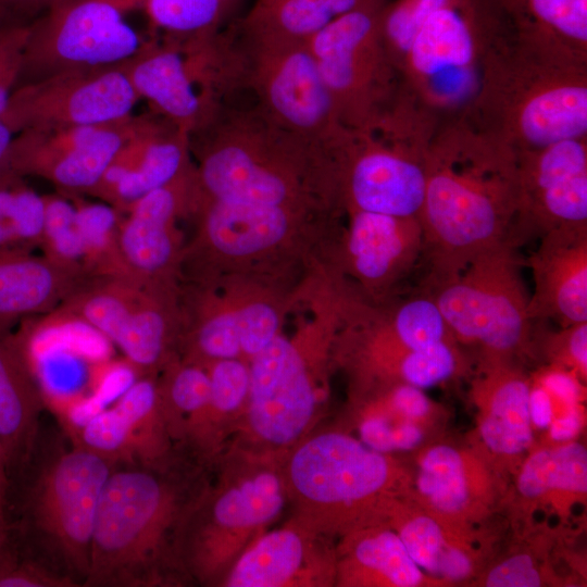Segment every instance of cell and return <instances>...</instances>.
<instances>
[{
    "label": "cell",
    "instance_id": "48",
    "mask_svg": "<svg viewBox=\"0 0 587 587\" xmlns=\"http://www.w3.org/2000/svg\"><path fill=\"white\" fill-rule=\"evenodd\" d=\"M28 34L29 24L0 26V112L17 86Z\"/></svg>",
    "mask_w": 587,
    "mask_h": 587
},
{
    "label": "cell",
    "instance_id": "19",
    "mask_svg": "<svg viewBox=\"0 0 587 587\" xmlns=\"http://www.w3.org/2000/svg\"><path fill=\"white\" fill-rule=\"evenodd\" d=\"M195 191L191 164L168 184L132 203L120 217L117 245L128 277L167 287L177 261L175 221L189 211Z\"/></svg>",
    "mask_w": 587,
    "mask_h": 587
},
{
    "label": "cell",
    "instance_id": "14",
    "mask_svg": "<svg viewBox=\"0 0 587 587\" xmlns=\"http://www.w3.org/2000/svg\"><path fill=\"white\" fill-rule=\"evenodd\" d=\"M122 63L62 71L17 86L0 117L16 135L28 128L104 124L139 101Z\"/></svg>",
    "mask_w": 587,
    "mask_h": 587
},
{
    "label": "cell",
    "instance_id": "2",
    "mask_svg": "<svg viewBox=\"0 0 587 587\" xmlns=\"http://www.w3.org/2000/svg\"><path fill=\"white\" fill-rule=\"evenodd\" d=\"M171 458L117 463L100 496L83 587H152L186 574V521L205 490Z\"/></svg>",
    "mask_w": 587,
    "mask_h": 587
},
{
    "label": "cell",
    "instance_id": "25",
    "mask_svg": "<svg viewBox=\"0 0 587 587\" xmlns=\"http://www.w3.org/2000/svg\"><path fill=\"white\" fill-rule=\"evenodd\" d=\"M529 388L530 378L515 362L479 364L472 392L478 408V439L488 458L510 462L530 450Z\"/></svg>",
    "mask_w": 587,
    "mask_h": 587
},
{
    "label": "cell",
    "instance_id": "33",
    "mask_svg": "<svg viewBox=\"0 0 587 587\" xmlns=\"http://www.w3.org/2000/svg\"><path fill=\"white\" fill-rule=\"evenodd\" d=\"M516 490L528 502L582 500L587 491L585 446L571 440L532 451L522 461Z\"/></svg>",
    "mask_w": 587,
    "mask_h": 587
},
{
    "label": "cell",
    "instance_id": "37",
    "mask_svg": "<svg viewBox=\"0 0 587 587\" xmlns=\"http://www.w3.org/2000/svg\"><path fill=\"white\" fill-rule=\"evenodd\" d=\"M114 407L123 415L133 438L135 462L151 464L172 457V438L164 419L158 383L140 376L117 398Z\"/></svg>",
    "mask_w": 587,
    "mask_h": 587
},
{
    "label": "cell",
    "instance_id": "40",
    "mask_svg": "<svg viewBox=\"0 0 587 587\" xmlns=\"http://www.w3.org/2000/svg\"><path fill=\"white\" fill-rule=\"evenodd\" d=\"M88 276H127L117 245L118 211L111 205L74 202ZM128 277V276H127Z\"/></svg>",
    "mask_w": 587,
    "mask_h": 587
},
{
    "label": "cell",
    "instance_id": "10",
    "mask_svg": "<svg viewBox=\"0 0 587 587\" xmlns=\"http://www.w3.org/2000/svg\"><path fill=\"white\" fill-rule=\"evenodd\" d=\"M386 4L349 12L305 41L336 117L347 128L374 122L404 87L380 36L379 18Z\"/></svg>",
    "mask_w": 587,
    "mask_h": 587
},
{
    "label": "cell",
    "instance_id": "30",
    "mask_svg": "<svg viewBox=\"0 0 587 587\" xmlns=\"http://www.w3.org/2000/svg\"><path fill=\"white\" fill-rule=\"evenodd\" d=\"M389 521L410 557L429 576L461 582L473 574L476 560L464 539V526L445 522L420 507L415 511L398 505Z\"/></svg>",
    "mask_w": 587,
    "mask_h": 587
},
{
    "label": "cell",
    "instance_id": "23",
    "mask_svg": "<svg viewBox=\"0 0 587 587\" xmlns=\"http://www.w3.org/2000/svg\"><path fill=\"white\" fill-rule=\"evenodd\" d=\"M122 66L139 99L188 135L211 115L215 100L193 83L183 52L162 38L145 39Z\"/></svg>",
    "mask_w": 587,
    "mask_h": 587
},
{
    "label": "cell",
    "instance_id": "13",
    "mask_svg": "<svg viewBox=\"0 0 587 587\" xmlns=\"http://www.w3.org/2000/svg\"><path fill=\"white\" fill-rule=\"evenodd\" d=\"M166 288L127 276H87L57 311L110 339L146 376L170 358L174 322Z\"/></svg>",
    "mask_w": 587,
    "mask_h": 587
},
{
    "label": "cell",
    "instance_id": "18",
    "mask_svg": "<svg viewBox=\"0 0 587 587\" xmlns=\"http://www.w3.org/2000/svg\"><path fill=\"white\" fill-rule=\"evenodd\" d=\"M190 154L186 132L153 111L137 115L132 134L88 193L123 213L187 170Z\"/></svg>",
    "mask_w": 587,
    "mask_h": 587
},
{
    "label": "cell",
    "instance_id": "5",
    "mask_svg": "<svg viewBox=\"0 0 587 587\" xmlns=\"http://www.w3.org/2000/svg\"><path fill=\"white\" fill-rule=\"evenodd\" d=\"M236 20V18H235ZM230 22L213 41L208 75L223 99L248 91L252 102L282 126L333 143L344 126L307 42L248 35Z\"/></svg>",
    "mask_w": 587,
    "mask_h": 587
},
{
    "label": "cell",
    "instance_id": "26",
    "mask_svg": "<svg viewBox=\"0 0 587 587\" xmlns=\"http://www.w3.org/2000/svg\"><path fill=\"white\" fill-rule=\"evenodd\" d=\"M43 405L41 388L18 336L0 332V442L11 488L37 447Z\"/></svg>",
    "mask_w": 587,
    "mask_h": 587
},
{
    "label": "cell",
    "instance_id": "34",
    "mask_svg": "<svg viewBox=\"0 0 587 587\" xmlns=\"http://www.w3.org/2000/svg\"><path fill=\"white\" fill-rule=\"evenodd\" d=\"M366 328L362 334L363 352L410 350L457 341L436 302L423 290Z\"/></svg>",
    "mask_w": 587,
    "mask_h": 587
},
{
    "label": "cell",
    "instance_id": "54",
    "mask_svg": "<svg viewBox=\"0 0 587 587\" xmlns=\"http://www.w3.org/2000/svg\"><path fill=\"white\" fill-rule=\"evenodd\" d=\"M583 427L582 404L565 405L548 426L550 438L558 444L571 441Z\"/></svg>",
    "mask_w": 587,
    "mask_h": 587
},
{
    "label": "cell",
    "instance_id": "38",
    "mask_svg": "<svg viewBox=\"0 0 587 587\" xmlns=\"http://www.w3.org/2000/svg\"><path fill=\"white\" fill-rule=\"evenodd\" d=\"M158 388L170 436L184 440L209 403L208 367L187 360L168 366Z\"/></svg>",
    "mask_w": 587,
    "mask_h": 587
},
{
    "label": "cell",
    "instance_id": "4",
    "mask_svg": "<svg viewBox=\"0 0 587 587\" xmlns=\"http://www.w3.org/2000/svg\"><path fill=\"white\" fill-rule=\"evenodd\" d=\"M280 469L296 519L323 535L389 520L408 480L388 454L337 430L301 439Z\"/></svg>",
    "mask_w": 587,
    "mask_h": 587
},
{
    "label": "cell",
    "instance_id": "36",
    "mask_svg": "<svg viewBox=\"0 0 587 587\" xmlns=\"http://www.w3.org/2000/svg\"><path fill=\"white\" fill-rule=\"evenodd\" d=\"M243 0H143L141 9L154 33L177 48L216 35L230 22Z\"/></svg>",
    "mask_w": 587,
    "mask_h": 587
},
{
    "label": "cell",
    "instance_id": "12",
    "mask_svg": "<svg viewBox=\"0 0 587 587\" xmlns=\"http://www.w3.org/2000/svg\"><path fill=\"white\" fill-rule=\"evenodd\" d=\"M143 0H67L29 24L17 86L72 68L122 63L142 45L126 15ZM16 86V87H17Z\"/></svg>",
    "mask_w": 587,
    "mask_h": 587
},
{
    "label": "cell",
    "instance_id": "28",
    "mask_svg": "<svg viewBox=\"0 0 587 587\" xmlns=\"http://www.w3.org/2000/svg\"><path fill=\"white\" fill-rule=\"evenodd\" d=\"M335 582L344 586L417 587L429 582L386 522L344 535L336 553Z\"/></svg>",
    "mask_w": 587,
    "mask_h": 587
},
{
    "label": "cell",
    "instance_id": "15",
    "mask_svg": "<svg viewBox=\"0 0 587 587\" xmlns=\"http://www.w3.org/2000/svg\"><path fill=\"white\" fill-rule=\"evenodd\" d=\"M516 155L517 203L508 239L519 247L550 230L587 226V136Z\"/></svg>",
    "mask_w": 587,
    "mask_h": 587
},
{
    "label": "cell",
    "instance_id": "6",
    "mask_svg": "<svg viewBox=\"0 0 587 587\" xmlns=\"http://www.w3.org/2000/svg\"><path fill=\"white\" fill-rule=\"evenodd\" d=\"M441 122L405 86L374 122L345 127L337 145L344 207L419 217L430 142Z\"/></svg>",
    "mask_w": 587,
    "mask_h": 587
},
{
    "label": "cell",
    "instance_id": "20",
    "mask_svg": "<svg viewBox=\"0 0 587 587\" xmlns=\"http://www.w3.org/2000/svg\"><path fill=\"white\" fill-rule=\"evenodd\" d=\"M325 535L295 517L260 534L233 561L222 580L227 587L322 586L335 582L336 554Z\"/></svg>",
    "mask_w": 587,
    "mask_h": 587
},
{
    "label": "cell",
    "instance_id": "8",
    "mask_svg": "<svg viewBox=\"0 0 587 587\" xmlns=\"http://www.w3.org/2000/svg\"><path fill=\"white\" fill-rule=\"evenodd\" d=\"M512 32L502 0H446L411 43L403 83L440 122L464 115L487 59Z\"/></svg>",
    "mask_w": 587,
    "mask_h": 587
},
{
    "label": "cell",
    "instance_id": "32",
    "mask_svg": "<svg viewBox=\"0 0 587 587\" xmlns=\"http://www.w3.org/2000/svg\"><path fill=\"white\" fill-rule=\"evenodd\" d=\"M514 33L587 61V0H502Z\"/></svg>",
    "mask_w": 587,
    "mask_h": 587
},
{
    "label": "cell",
    "instance_id": "31",
    "mask_svg": "<svg viewBox=\"0 0 587 587\" xmlns=\"http://www.w3.org/2000/svg\"><path fill=\"white\" fill-rule=\"evenodd\" d=\"M390 0H255L235 20L243 33L285 41L305 42L334 20Z\"/></svg>",
    "mask_w": 587,
    "mask_h": 587
},
{
    "label": "cell",
    "instance_id": "24",
    "mask_svg": "<svg viewBox=\"0 0 587 587\" xmlns=\"http://www.w3.org/2000/svg\"><path fill=\"white\" fill-rule=\"evenodd\" d=\"M346 254L350 271L369 289H386L423 257L419 217L348 210Z\"/></svg>",
    "mask_w": 587,
    "mask_h": 587
},
{
    "label": "cell",
    "instance_id": "11",
    "mask_svg": "<svg viewBox=\"0 0 587 587\" xmlns=\"http://www.w3.org/2000/svg\"><path fill=\"white\" fill-rule=\"evenodd\" d=\"M287 492L280 467L259 464L208 489L189 514L180 558L187 575L213 582L230 560L255 539L284 509Z\"/></svg>",
    "mask_w": 587,
    "mask_h": 587
},
{
    "label": "cell",
    "instance_id": "21",
    "mask_svg": "<svg viewBox=\"0 0 587 587\" xmlns=\"http://www.w3.org/2000/svg\"><path fill=\"white\" fill-rule=\"evenodd\" d=\"M534 279L528 315L560 327L587 322V226L550 230L528 260Z\"/></svg>",
    "mask_w": 587,
    "mask_h": 587
},
{
    "label": "cell",
    "instance_id": "56",
    "mask_svg": "<svg viewBox=\"0 0 587 587\" xmlns=\"http://www.w3.org/2000/svg\"><path fill=\"white\" fill-rule=\"evenodd\" d=\"M11 533L12 528L7 532H0V570L16 557L15 549L12 547L10 540Z\"/></svg>",
    "mask_w": 587,
    "mask_h": 587
},
{
    "label": "cell",
    "instance_id": "45",
    "mask_svg": "<svg viewBox=\"0 0 587 587\" xmlns=\"http://www.w3.org/2000/svg\"><path fill=\"white\" fill-rule=\"evenodd\" d=\"M241 354L236 312L226 310L204 316L195 327L187 361L203 364Z\"/></svg>",
    "mask_w": 587,
    "mask_h": 587
},
{
    "label": "cell",
    "instance_id": "53",
    "mask_svg": "<svg viewBox=\"0 0 587 587\" xmlns=\"http://www.w3.org/2000/svg\"><path fill=\"white\" fill-rule=\"evenodd\" d=\"M557 402L550 392L537 380H530L528 410L532 425L548 428L555 415Z\"/></svg>",
    "mask_w": 587,
    "mask_h": 587
},
{
    "label": "cell",
    "instance_id": "46",
    "mask_svg": "<svg viewBox=\"0 0 587 587\" xmlns=\"http://www.w3.org/2000/svg\"><path fill=\"white\" fill-rule=\"evenodd\" d=\"M533 337L540 339V347L550 365L566 370L586 380L587 322L545 332L540 337L533 332Z\"/></svg>",
    "mask_w": 587,
    "mask_h": 587
},
{
    "label": "cell",
    "instance_id": "52",
    "mask_svg": "<svg viewBox=\"0 0 587 587\" xmlns=\"http://www.w3.org/2000/svg\"><path fill=\"white\" fill-rule=\"evenodd\" d=\"M67 0H0V26L28 25Z\"/></svg>",
    "mask_w": 587,
    "mask_h": 587
},
{
    "label": "cell",
    "instance_id": "55",
    "mask_svg": "<svg viewBox=\"0 0 587 587\" xmlns=\"http://www.w3.org/2000/svg\"><path fill=\"white\" fill-rule=\"evenodd\" d=\"M11 491V482L7 471L3 449L0 442V505L7 509Z\"/></svg>",
    "mask_w": 587,
    "mask_h": 587
},
{
    "label": "cell",
    "instance_id": "16",
    "mask_svg": "<svg viewBox=\"0 0 587 587\" xmlns=\"http://www.w3.org/2000/svg\"><path fill=\"white\" fill-rule=\"evenodd\" d=\"M135 115L97 125L28 128L10 145L8 163L17 176H36L63 195L88 193L133 132Z\"/></svg>",
    "mask_w": 587,
    "mask_h": 587
},
{
    "label": "cell",
    "instance_id": "50",
    "mask_svg": "<svg viewBox=\"0 0 587 587\" xmlns=\"http://www.w3.org/2000/svg\"><path fill=\"white\" fill-rule=\"evenodd\" d=\"M542 574L533 557L515 553L495 565L484 579L487 587H538Z\"/></svg>",
    "mask_w": 587,
    "mask_h": 587
},
{
    "label": "cell",
    "instance_id": "49",
    "mask_svg": "<svg viewBox=\"0 0 587 587\" xmlns=\"http://www.w3.org/2000/svg\"><path fill=\"white\" fill-rule=\"evenodd\" d=\"M76 583L34 558L15 557L0 570V587H76Z\"/></svg>",
    "mask_w": 587,
    "mask_h": 587
},
{
    "label": "cell",
    "instance_id": "35",
    "mask_svg": "<svg viewBox=\"0 0 587 587\" xmlns=\"http://www.w3.org/2000/svg\"><path fill=\"white\" fill-rule=\"evenodd\" d=\"M361 364L371 380L405 383L422 389L447 382L465 367L461 346L457 341L367 354L362 357Z\"/></svg>",
    "mask_w": 587,
    "mask_h": 587
},
{
    "label": "cell",
    "instance_id": "7",
    "mask_svg": "<svg viewBox=\"0 0 587 587\" xmlns=\"http://www.w3.org/2000/svg\"><path fill=\"white\" fill-rule=\"evenodd\" d=\"M112 461L74 442L41 458L35 452L24 470L26 487L18 532L32 558L83 586L91 538Z\"/></svg>",
    "mask_w": 587,
    "mask_h": 587
},
{
    "label": "cell",
    "instance_id": "51",
    "mask_svg": "<svg viewBox=\"0 0 587 587\" xmlns=\"http://www.w3.org/2000/svg\"><path fill=\"white\" fill-rule=\"evenodd\" d=\"M534 379L563 404H579L583 401V380L566 370L549 365L538 372Z\"/></svg>",
    "mask_w": 587,
    "mask_h": 587
},
{
    "label": "cell",
    "instance_id": "42",
    "mask_svg": "<svg viewBox=\"0 0 587 587\" xmlns=\"http://www.w3.org/2000/svg\"><path fill=\"white\" fill-rule=\"evenodd\" d=\"M43 225L39 246L43 254L84 271L83 246L74 201L70 202L64 197L43 196Z\"/></svg>",
    "mask_w": 587,
    "mask_h": 587
},
{
    "label": "cell",
    "instance_id": "27",
    "mask_svg": "<svg viewBox=\"0 0 587 587\" xmlns=\"http://www.w3.org/2000/svg\"><path fill=\"white\" fill-rule=\"evenodd\" d=\"M88 275L33 250H0V332L54 312Z\"/></svg>",
    "mask_w": 587,
    "mask_h": 587
},
{
    "label": "cell",
    "instance_id": "22",
    "mask_svg": "<svg viewBox=\"0 0 587 587\" xmlns=\"http://www.w3.org/2000/svg\"><path fill=\"white\" fill-rule=\"evenodd\" d=\"M414 488L421 509L458 526L480 517L492 501L486 465L448 444L429 446L420 454Z\"/></svg>",
    "mask_w": 587,
    "mask_h": 587
},
{
    "label": "cell",
    "instance_id": "29",
    "mask_svg": "<svg viewBox=\"0 0 587 587\" xmlns=\"http://www.w3.org/2000/svg\"><path fill=\"white\" fill-rule=\"evenodd\" d=\"M299 209L214 200L195 190L190 211L201 216L203 240L227 257H247L277 245Z\"/></svg>",
    "mask_w": 587,
    "mask_h": 587
},
{
    "label": "cell",
    "instance_id": "39",
    "mask_svg": "<svg viewBox=\"0 0 587 587\" xmlns=\"http://www.w3.org/2000/svg\"><path fill=\"white\" fill-rule=\"evenodd\" d=\"M43 197L23 177L0 178V250H33L40 246L43 225Z\"/></svg>",
    "mask_w": 587,
    "mask_h": 587
},
{
    "label": "cell",
    "instance_id": "44",
    "mask_svg": "<svg viewBox=\"0 0 587 587\" xmlns=\"http://www.w3.org/2000/svg\"><path fill=\"white\" fill-rule=\"evenodd\" d=\"M74 442L115 464L135 462L132 435L114 405L100 410L79 427Z\"/></svg>",
    "mask_w": 587,
    "mask_h": 587
},
{
    "label": "cell",
    "instance_id": "17",
    "mask_svg": "<svg viewBox=\"0 0 587 587\" xmlns=\"http://www.w3.org/2000/svg\"><path fill=\"white\" fill-rule=\"evenodd\" d=\"M246 402L251 434L271 448L298 444L320 405L307 362L297 346L277 335L250 359Z\"/></svg>",
    "mask_w": 587,
    "mask_h": 587
},
{
    "label": "cell",
    "instance_id": "1",
    "mask_svg": "<svg viewBox=\"0 0 587 587\" xmlns=\"http://www.w3.org/2000/svg\"><path fill=\"white\" fill-rule=\"evenodd\" d=\"M516 203V151L464 115L441 122L427 154L419 216L424 283L453 276L507 239Z\"/></svg>",
    "mask_w": 587,
    "mask_h": 587
},
{
    "label": "cell",
    "instance_id": "3",
    "mask_svg": "<svg viewBox=\"0 0 587 587\" xmlns=\"http://www.w3.org/2000/svg\"><path fill=\"white\" fill-rule=\"evenodd\" d=\"M464 116L515 151L587 136V61L512 32L487 59Z\"/></svg>",
    "mask_w": 587,
    "mask_h": 587
},
{
    "label": "cell",
    "instance_id": "41",
    "mask_svg": "<svg viewBox=\"0 0 587 587\" xmlns=\"http://www.w3.org/2000/svg\"><path fill=\"white\" fill-rule=\"evenodd\" d=\"M425 436V426L396 415L376 398L363 410L359 422V439L386 454L413 450Z\"/></svg>",
    "mask_w": 587,
    "mask_h": 587
},
{
    "label": "cell",
    "instance_id": "9",
    "mask_svg": "<svg viewBox=\"0 0 587 587\" xmlns=\"http://www.w3.org/2000/svg\"><path fill=\"white\" fill-rule=\"evenodd\" d=\"M521 264L517 246L507 238L453 276L423 285L458 344L478 352L479 364L514 362L532 349Z\"/></svg>",
    "mask_w": 587,
    "mask_h": 587
},
{
    "label": "cell",
    "instance_id": "43",
    "mask_svg": "<svg viewBox=\"0 0 587 587\" xmlns=\"http://www.w3.org/2000/svg\"><path fill=\"white\" fill-rule=\"evenodd\" d=\"M446 0H390L380 13L386 51L401 73L404 57L426 18Z\"/></svg>",
    "mask_w": 587,
    "mask_h": 587
},
{
    "label": "cell",
    "instance_id": "47",
    "mask_svg": "<svg viewBox=\"0 0 587 587\" xmlns=\"http://www.w3.org/2000/svg\"><path fill=\"white\" fill-rule=\"evenodd\" d=\"M235 312L241 353L250 359L279 335V317L271 304L251 302Z\"/></svg>",
    "mask_w": 587,
    "mask_h": 587
}]
</instances>
